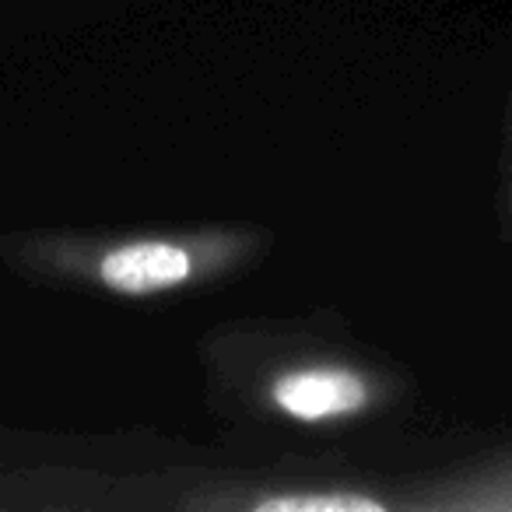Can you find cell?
I'll use <instances>...</instances> for the list:
<instances>
[{
    "mask_svg": "<svg viewBox=\"0 0 512 512\" xmlns=\"http://www.w3.org/2000/svg\"><path fill=\"white\" fill-rule=\"evenodd\" d=\"M271 400L288 418L316 425V421H334L365 411L372 390L351 369H299L271 386Z\"/></svg>",
    "mask_w": 512,
    "mask_h": 512,
    "instance_id": "cell-2",
    "label": "cell"
},
{
    "mask_svg": "<svg viewBox=\"0 0 512 512\" xmlns=\"http://www.w3.org/2000/svg\"><path fill=\"white\" fill-rule=\"evenodd\" d=\"M200 260L190 246L169 239H137L99 256L95 274L116 295H158L193 281Z\"/></svg>",
    "mask_w": 512,
    "mask_h": 512,
    "instance_id": "cell-1",
    "label": "cell"
},
{
    "mask_svg": "<svg viewBox=\"0 0 512 512\" xmlns=\"http://www.w3.org/2000/svg\"><path fill=\"white\" fill-rule=\"evenodd\" d=\"M256 512H383L386 502L358 491H299V495H267L253 502Z\"/></svg>",
    "mask_w": 512,
    "mask_h": 512,
    "instance_id": "cell-3",
    "label": "cell"
}]
</instances>
